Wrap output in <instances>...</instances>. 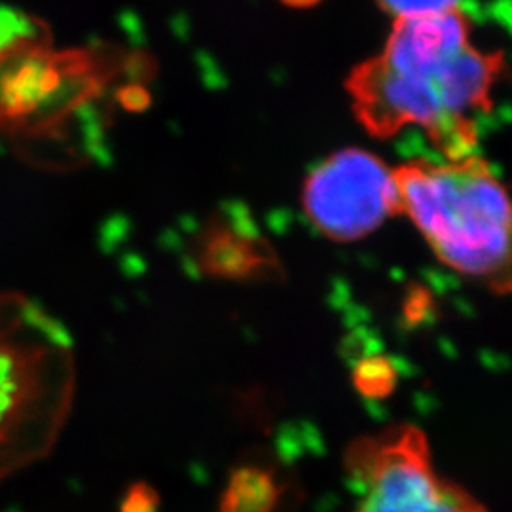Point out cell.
I'll use <instances>...</instances> for the list:
<instances>
[{
    "label": "cell",
    "instance_id": "8",
    "mask_svg": "<svg viewBox=\"0 0 512 512\" xmlns=\"http://www.w3.org/2000/svg\"><path fill=\"white\" fill-rule=\"evenodd\" d=\"M281 488L274 473L247 465L234 471L220 495L219 512H274Z\"/></svg>",
    "mask_w": 512,
    "mask_h": 512
},
{
    "label": "cell",
    "instance_id": "9",
    "mask_svg": "<svg viewBox=\"0 0 512 512\" xmlns=\"http://www.w3.org/2000/svg\"><path fill=\"white\" fill-rule=\"evenodd\" d=\"M353 385L368 399H384L397 385V368L382 355H372L353 368Z\"/></svg>",
    "mask_w": 512,
    "mask_h": 512
},
{
    "label": "cell",
    "instance_id": "5",
    "mask_svg": "<svg viewBox=\"0 0 512 512\" xmlns=\"http://www.w3.org/2000/svg\"><path fill=\"white\" fill-rule=\"evenodd\" d=\"M344 465L361 492L353 512H488L465 486L440 475L416 425L397 423L353 440Z\"/></svg>",
    "mask_w": 512,
    "mask_h": 512
},
{
    "label": "cell",
    "instance_id": "2",
    "mask_svg": "<svg viewBox=\"0 0 512 512\" xmlns=\"http://www.w3.org/2000/svg\"><path fill=\"white\" fill-rule=\"evenodd\" d=\"M152 74L143 52L57 48L44 19L0 6V145L46 167L90 160L105 101L120 107L122 90Z\"/></svg>",
    "mask_w": 512,
    "mask_h": 512
},
{
    "label": "cell",
    "instance_id": "3",
    "mask_svg": "<svg viewBox=\"0 0 512 512\" xmlns=\"http://www.w3.org/2000/svg\"><path fill=\"white\" fill-rule=\"evenodd\" d=\"M399 215L452 272L512 293V196L478 154L412 160L393 169Z\"/></svg>",
    "mask_w": 512,
    "mask_h": 512
},
{
    "label": "cell",
    "instance_id": "4",
    "mask_svg": "<svg viewBox=\"0 0 512 512\" xmlns=\"http://www.w3.org/2000/svg\"><path fill=\"white\" fill-rule=\"evenodd\" d=\"M71 336L33 298L0 291V482L46 458L76 391Z\"/></svg>",
    "mask_w": 512,
    "mask_h": 512
},
{
    "label": "cell",
    "instance_id": "6",
    "mask_svg": "<svg viewBox=\"0 0 512 512\" xmlns=\"http://www.w3.org/2000/svg\"><path fill=\"white\" fill-rule=\"evenodd\" d=\"M302 207L311 226L330 241H359L399 215L393 169L363 148L332 152L308 173Z\"/></svg>",
    "mask_w": 512,
    "mask_h": 512
},
{
    "label": "cell",
    "instance_id": "1",
    "mask_svg": "<svg viewBox=\"0 0 512 512\" xmlns=\"http://www.w3.org/2000/svg\"><path fill=\"white\" fill-rule=\"evenodd\" d=\"M503 52H482L458 2L421 18L393 19L384 50L346 80L353 112L378 139L416 126L444 160L475 154L476 120L492 109Z\"/></svg>",
    "mask_w": 512,
    "mask_h": 512
},
{
    "label": "cell",
    "instance_id": "10",
    "mask_svg": "<svg viewBox=\"0 0 512 512\" xmlns=\"http://www.w3.org/2000/svg\"><path fill=\"white\" fill-rule=\"evenodd\" d=\"M158 497L147 484H137L129 488L126 499L122 503V512H156Z\"/></svg>",
    "mask_w": 512,
    "mask_h": 512
},
{
    "label": "cell",
    "instance_id": "7",
    "mask_svg": "<svg viewBox=\"0 0 512 512\" xmlns=\"http://www.w3.org/2000/svg\"><path fill=\"white\" fill-rule=\"evenodd\" d=\"M190 258L203 277L230 283H272L285 275L270 239L249 213L230 207L203 222L192 239Z\"/></svg>",
    "mask_w": 512,
    "mask_h": 512
}]
</instances>
